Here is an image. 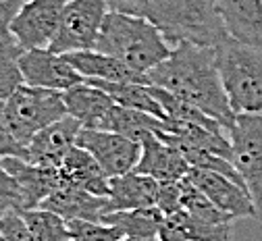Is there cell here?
<instances>
[{
	"label": "cell",
	"mask_w": 262,
	"mask_h": 241,
	"mask_svg": "<svg viewBox=\"0 0 262 241\" xmlns=\"http://www.w3.org/2000/svg\"><path fill=\"white\" fill-rule=\"evenodd\" d=\"M0 235L7 241H36V237L31 235L23 214L19 212V208H9L5 212V216L0 218Z\"/></svg>",
	"instance_id": "cell-30"
},
{
	"label": "cell",
	"mask_w": 262,
	"mask_h": 241,
	"mask_svg": "<svg viewBox=\"0 0 262 241\" xmlns=\"http://www.w3.org/2000/svg\"><path fill=\"white\" fill-rule=\"evenodd\" d=\"M40 208L52 210L60 214L64 221H102L106 212H111V198L96 195L83 187L60 185L54 193H50Z\"/></svg>",
	"instance_id": "cell-15"
},
{
	"label": "cell",
	"mask_w": 262,
	"mask_h": 241,
	"mask_svg": "<svg viewBox=\"0 0 262 241\" xmlns=\"http://www.w3.org/2000/svg\"><path fill=\"white\" fill-rule=\"evenodd\" d=\"M5 117L13 137L25 148L38 131L67 117V106L62 92L21 83L5 102Z\"/></svg>",
	"instance_id": "cell-5"
},
{
	"label": "cell",
	"mask_w": 262,
	"mask_h": 241,
	"mask_svg": "<svg viewBox=\"0 0 262 241\" xmlns=\"http://www.w3.org/2000/svg\"><path fill=\"white\" fill-rule=\"evenodd\" d=\"M9 208H13V204H11V202H7V200H3V198H0V218L5 216V212H7Z\"/></svg>",
	"instance_id": "cell-35"
},
{
	"label": "cell",
	"mask_w": 262,
	"mask_h": 241,
	"mask_svg": "<svg viewBox=\"0 0 262 241\" xmlns=\"http://www.w3.org/2000/svg\"><path fill=\"white\" fill-rule=\"evenodd\" d=\"M111 11L136 15L156 25L171 42L216 46L229 33L214 0H106Z\"/></svg>",
	"instance_id": "cell-2"
},
{
	"label": "cell",
	"mask_w": 262,
	"mask_h": 241,
	"mask_svg": "<svg viewBox=\"0 0 262 241\" xmlns=\"http://www.w3.org/2000/svg\"><path fill=\"white\" fill-rule=\"evenodd\" d=\"M156 208L162 214H171L181 210V181H165L158 187Z\"/></svg>",
	"instance_id": "cell-31"
},
{
	"label": "cell",
	"mask_w": 262,
	"mask_h": 241,
	"mask_svg": "<svg viewBox=\"0 0 262 241\" xmlns=\"http://www.w3.org/2000/svg\"><path fill=\"white\" fill-rule=\"evenodd\" d=\"M17 58H19L17 52L0 50V102H7L11 94L23 83Z\"/></svg>",
	"instance_id": "cell-29"
},
{
	"label": "cell",
	"mask_w": 262,
	"mask_h": 241,
	"mask_svg": "<svg viewBox=\"0 0 262 241\" xmlns=\"http://www.w3.org/2000/svg\"><path fill=\"white\" fill-rule=\"evenodd\" d=\"M69 229L73 241H119L121 237H125L121 229L102 221H69Z\"/></svg>",
	"instance_id": "cell-27"
},
{
	"label": "cell",
	"mask_w": 262,
	"mask_h": 241,
	"mask_svg": "<svg viewBox=\"0 0 262 241\" xmlns=\"http://www.w3.org/2000/svg\"><path fill=\"white\" fill-rule=\"evenodd\" d=\"M62 100L67 106V115L77 119L79 125L85 129H104V123L117 104L102 87L88 81L64 90Z\"/></svg>",
	"instance_id": "cell-16"
},
{
	"label": "cell",
	"mask_w": 262,
	"mask_h": 241,
	"mask_svg": "<svg viewBox=\"0 0 262 241\" xmlns=\"http://www.w3.org/2000/svg\"><path fill=\"white\" fill-rule=\"evenodd\" d=\"M73 69L83 75L85 79H98V81H136V83H150L148 75L131 71L121 60L100 52V50H75L62 54Z\"/></svg>",
	"instance_id": "cell-19"
},
{
	"label": "cell",
	"mask_w": 262,
	"mask_h": 241,
	"mask_svg": "<svg viewBox=\"0 0 262 241\" xmlns=\"http://www.w3.org/2000/svg\"><path fill=\"white\" fill-rule=\"evenodd\" d=\"M25 3L27 0H0V50L17 52V54L23 52L17 38L13 36L11 25H13L15 17L19 15V11Z\"/></svg>",
	"instance_id": "cell-28"
},
{
	"label": "cell",
	"mask_w": 262,
	"mask_h": 241,
	"mask_svg": "<svg viewBox=\"0 0 262 241\" xmlns=\"http://www.w3.org/2000/svg\"><path fill=\"white\" fill-rule=\"evenodd\" d=\"M223 87L235 115L262 113V46L227 36L214 46Z\"/></svg>",
	"instance_id": "cell-4"
},
{
	"label": "cell",
	"mask_w": 262,
	"mask_h": 241,
	"mask_svg": "<svg viewBox=\"0 0 262 241\" xmlns=\"http://www.w3.org/2000/svg\"><path fill=\"white\" fill-rule=\"evenodd\" d=\"M162 127H165V121L162 119L152 117V115L142 113V111L125 108V106H119V104H115L111 117L104 123L106 131H117V133L127 135L136 142H142V137L146 133H158Z\"/></svg>",
	"instance_id": "cell-24"
},
{
	"label": "cell",
	"mask_w": 262,
	"mask_h": 241,
	"mask_svg": "<svg viewBox=\"0 0 262 241\" xmlns=\"http://www.w3.org/2000/svg\"><path fill=\"white\" fill-rule=\"evenodd\" d=\"M3 160H5L7 170L15 177V181L21 189L19 210L40 208V204L62 185V179H60V173L56 166L36 164L25 158H19V156H7Z\"/></svg>",
	"instance_id": "cell-12"
},
{
	"label": "cell",
	"mask_w": 262,
	"mask_h": 241,
	"mask_svg": "<svg viewBox=\"0 0 262 241\" xmlns=\"http://www.w3.org/2000/svg\"><path fill=\"white\" fill-rule=\"evenodd\" d=\"M79 129H81L79 121L73 119L71 115L44 127L25 146V160L44 166H58L64 154L75 146Z\"/></svg>",
	"instance_id": "cell-14"
},
{
	"label": "cell",
	"mask_w": 262,
	"mask_h": 241,
	"mask_svg": "<svg viewBox=\"0 0 262 241\" xmlns=\"http://www.w3.org/2000/svg\"><path fill=\"white\" fill-rule=\"evenodd\" d=\"M162 214L156 206H146V208L134 210H113L102 216V223L121 229L125 237H158Z\"/></svg>",
	"instance_id": "cell-23"
},
{
	"label": "cell",
	"mask_w": 262,
	"mask_h": 241,
	"mask_svg": "<svg viewBox=\"0 0 262 241\" xmlns=\"http://www.w3.org/2000/svg\"><path fill=\"white\" fill-rule=\"evenodd\" d=\"M119 241H158V237H121Z\"/></svg>",
	"instance_id": "cell-34"
},
{
	"label": "cell",
	"mask_w": 262,
	"mask_h": 241,
	"mask_svg": "<svg viewBox=\"0 0 262 241\" xmlns=\"http://www.w3.org/2000/svg\"><path fill=\"white\" fill-rule=\"evenodd\" d=\"M223 25L231 38L262 46V0H214Z\"/></svg>",
	"instance_id": "cell-17"
},
{
	"label": "cell",
	"mask_w": 262,
	"mask_h": 241,
	"mask_svg": "<svg viewBox=\"0 0 262 241\" xmlns=\"http://www.w3.org/2000/svg\"><path fill=\"white\" fill-rule=\"evenodd\" d=\"M0 241H7V239H5V237H3V235H0Z\"/></svg>",
	"instance_id": "cell-36"
},
{
	"label": "cell",
	"mask_w": 262,
	"mask_h": 241,
	"mask_svg": "<svg viewBox=\"0 0 262 241\" xmlns=\"http://www.w3.org/2000/svg\"><path fill=\"white\" fill-rule=\"evenodd\" d=\"M187 179L233 221L235 218H248V216L254 218V204L250 200L248 189L242 187L239 183H235L233 179L212 173V170L195 168V166L189 168Z\"/></svg>",
	"instance_id": "cell-11"
},
{
	"label": "cell",
	"mask_w": 262,
	"mask_h": 241,
	"mask_svg": "<svg viewBox=\"0 0 262 241\" xmlns=\"http://www.w3.org/2000/svg\"><path fill=\"white\" fill-rule=\"evenodd\" d=\"M7 156L25 158V148L13 137L5 117V102H0V158H7Z\"/></svg>",
	"instance_id": "cell-32"
},
{
	"label": "cell",
	"mask_w": 262,
	"mask_h": 241,
	"mask_svg": "<svg viewBox=\"0 0 262 241\" xmlns=\"http://www.w3.org/2000/svg\"><path fill=\"white\" fill-rule=\"evenodd\" d=\"M75 144L88 150L108 177H119V175L129 173V170H134L142 154L140 142L131 140L127 135H121L117 131H106V129L81 127Z\"/></svg>",
	"instance_id": "cell-8"
},
{
	"label": "cell",
	"mask_w": 262,
	"mask_h": 241,
	"mask_svg": "<svg viewBox=\"0 0 262 241\" xmlns=\"http://www.w3.org/2000/svg\"><path fill=\"white\" fill-rule=\"evenodd\" d=\"M17 62H19V71L23 75V83L31 87L64 92L85 81V77L75 71L73 64L67 58L58 52H52L50 48L23 50Z\"/></svg>",
	"instance_id": "cell-10"
},
{
	"label": "cell",
	"mask_w": 262,
	"mask_h": 241,
	"mask_svg": "<svg viewBox=\"0 0 262 241\" xmlns=\"http://www.w3.org/2000/svg\"><path fill=\"white\" fill-rule=\"evenodd\" d=\"M108 11L106 0H71L48 48L58 54L96 48Z\"/></svg>",
	"instance_id": "cell-7"
},
{
	"label": "cell",
	"mask_w": 262,
	"mask_h": 241,
	"mask_svg": "<svg viewBox=\"0 0 262 241\" xmlns=\"http://www.w3.org/2000/svg\"><path fill=\"white\" fill-rule=\"evenodd\" d=\"M233 223H206L187 210L165 214L158 231V241H231Z\"/></svg>",
	"instance_id": "cell-18"
},
{
	"label": "cell",
	"mask_w": 262,
	"mask_h": 241,
	"mask_svg": "<svg viewBox=\"0 0 262 241\" xmlns=\"http://www.w3.org/2000/svg\"><path fill=\"white\" fill-rule=\"evenodd\" d=\"M140 144L142 154L134 170L156 179L158 183L181 181L183 177H187L191 166L185 160V156L165 140H160L156 133H146Z\"/></svg>",
	"instance_id": "cell-13"
},
{
	"label": "cell",
	"mask_w": 262,
	"mask_h": 241,
	"mask_svg": "<svg viewBox=\"0 0 262 241\" xmlns=\"http://www.w3.org/2000/svg\"><path fill=\"white\" fill-rule=\"evenodd\" d=\"M62 185H75V187H83L96 195H108V175L102 170V166L96 162V158L83 150L81 146H73L64 158L60 160V164L56 166Z\"/></svg>",
	"instance_id": "cell-20"
},
{
	"label": "cell",
	"mask_w": 262,
	"mask_h": 241,
	"mask_svg": "<svg viewBox=\"0 0 262 241\" xmlns=\"http://www.w3.org/2000/svg\"><path fill=\"white\" fill-rule=\"evenodd\" d=\"M88 83H94L98 87H102L119 106L134 108L148 113L152 117H158L162 121H167V115L162 111L158 98L152 92L150 83H136V81H98V79H85Z\"/></svg>",
	"instance_id": "cell-22"
},
{
	"label": "cell",
	"mask_w": 262,
	"mask_h": 241,
	"mask_svg": "<svg viewBox=\"0 0 262 241\" xmlns=\"http://www.w3.org/2000/svg\"><path fill=\"white\" fill-rule=\"evenodd\" d=\"M148 79L150 85H158L198 106L227 131L235 123V113L223 87L212 46L177 42L169 58L148 71Z\"/></svg>",
	"instance_id": "cell-1"
},
{
	"label": "cell",
	"mask_w": 262,
	"mask_h": 241,
	"mask_svg": "<svg viewBox=\"0 0 262 241\" xmlns=\"http://www.w3.org/2000/svg\"><path fill=\"white\" fill-rule=\"evenodd\" d=\"M160 183L138 170H129L125 175L108 179V198H111V212L113 210H134L156 206Z\"/></svg>",
	"instance_id": "cell-21"
},
{
	"label": "cell",
	"mask_w": 262,
	"mask_h": 241,
	"mask_svg": "<svg viewBox=\"0 0 262 241\" xmlns=\"http://www.w3.org/2000/svg\"><path fill=\"white\" fill-rule=\"evenodd\" d=\"M19 212L23 214L36 241H73L69 221H64L60 214L46 208H29Z\"/></svg>",
	"instance_id": "cell-25"
},
{
	"label": "cell",
	"mask_w": 262,
	"mask_h": 241,
	"mask_svg": "<svg viewBox=\"0 0 262 241\" xmlns=\"http://www.w3.org/2000/svg\"><path fill=\"white\" fill-rule=\"evenodd\" d=\"M0 198L11 202L15 208H19V206H21V189H19L15 177L7 170L3 158H0Z\"/></svg>",
	"instance_id": "cell-33"
},
{
	"label": "cell",
	"mask_w": 262,
	"mask_h": 241,
	"mask_svg": "<svg viewBox=\"0 0 262 241\" xmlns=\"http://www.w3.org/2000/svg\"><path fill=\"white\" fill-rule=\"evenodd\" d=\"M233 164L254 204V218L262 223V115L242 113L229 127Z\"/></svg>",
	"instance_id": "cell-6"
},
{
	"label": "cell",
	"mask_w": 262,
	"mask_h": 241,
	"mask_svg": "<svg viewBox=\"0 0 262 241\" xmlns=\"http://www.w3.org/2000/svg\"><path fill=\"white\" fill-rule=\"evenodd\" d=\"M96 50L121 60L131 71L144 75H148L150 69L167 60L171 54L167 38L156 25L142 17L119 11L106 13Z\"/></svg>",
	"instance_id": "cell-3"
},
{
	"label": "cell",
	"mask_w": 262,
	"mask_h": 241,
	"mask_svg": "<svg viewBox=\"0 0 262 241\" xmlns=\"http://www.w3.org/2000/svg\"><path fill=\"white\" fill-rule=\"evenodd\" d=\"M181 208L193 216L206 221V223H214V225L233 223L231 216L227 212H223L216 204H212L187 177L181 179Z\"/></svg>",
	"instance_id": "cell-26"
},
{
	"label": "cell",
	"mask_w": 262,
	"mask_h": 241,
	"mask_svg": "<svg viewBox=\"0 0 262 241\" xmlns=\"http://www.w3.org/2000/svg\"><path fill=\"white\" fill-rule=\"evenodd\" d=\"M69 3L71 0H27L11 25L19 46L23 50L48 48Z\"/></svg>",
	"instance_id": "cell-9"
}]
</instances>
